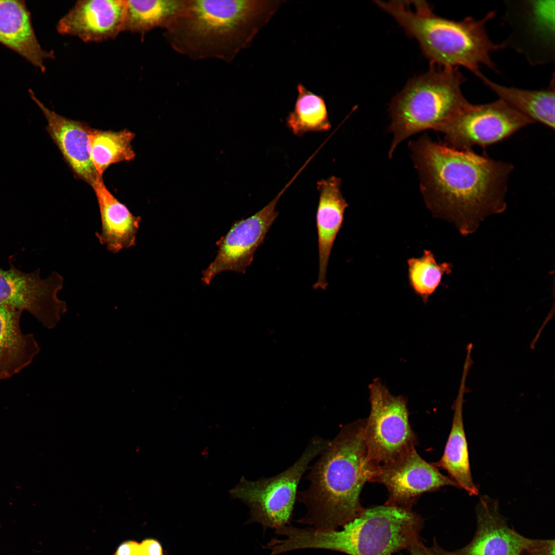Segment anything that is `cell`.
<instances>
[{"instance_id": "ffe728a7", "label": "cell", "mask_w": 555, "mask_h": 555, "mask_svg": "<svg viewBox=\"0 0 555 555\" xmlns=\"http://www.w3.org/2000/svg\"><path fill=\"white\" fill-rule=\"evenodd\" d=\"M23 311L0 304V380L9 378L29 365L40 348L32 334L20 327Z\"/></svg>"}, {"instance_id": "3957f363", "label": "cell", "mask_w": 555, "mask_h": 555, "mask_svg": "<svg viewBox=\"0 0 555 555\" xmlns=\"http://www.w3.org/2000/svg\"><path fill=\"white\" fill-rule=\"evenodd\" d=\"M280 1L186 0L164 29L177 52L194 60L230 63L250 45L281 5Z\"/></svg>"}, {"instance_id": "52a82bcc", "label": "cell", "mask_w": 555, "mask_h": 555, "mask_svg": "<svg viewBox=\"0 0 555 555\" xmlns=\"http://www.w3.org/2000/svg\"><path fill=\"white\" fill-rule=\"evenodd\" d=\"M329 440L314 436L299 459L278 475L252 481L242 477L230 490L231 497L246 504L251 511L249 522L258 523L264 529L275 530L289 524L297 501L298 488L308 465L320 455Z\"/></svg>"}, {"instance_id": "ba28073f", "label": "cell", "mask_w": 555, "mask_h": 555, "mask_svg": "<svg viewBox=\"0 0 555 555\" xmlns=\"http://www.w3.org/2000/svg\"><path fill=\"white\" fill-rule=\"evenodd\" d=\"M368 388L371 411L364 437L368 460L374 470L415 449L417 439L409 422L406 398L393 395L379 378Z\"/></svg>"}, {"instance_id": "5b68a950", "label": "cell", "mask_w": 555, "mask_h": 555, "mask_svg": "<svg viewBox=\"0 0 555 555\" xmlns=\"http://www.w3.org/2000/svg\"><path fill=\"white\" fill-rule=\"evenodd\" d=\"M424 520L412 510L384 504L363 509L340 530L298 528L287 525L278 547L282 552L323 549L348 555H393L420 539Z\"/></svg>"}, {"instance_id": "603a6c76", "label": "cell", "mask_w": 555, "mask_h": 555, "mask_svg": "<svg viewBox=\"0 0 555 555\" xmlns=\"http://www.w3.org/2000/svg\"><path fill=\"white\" fill-rule=\"evenodd\" d=\"M186 0H126L124 31L144 35L165 29L182 10Z\"/></svg>"}, {"instance_id": "83f0119b", "label": "cell", "mask_w": 555, "mask_h": 555, "mask_svg": "<svg viewBox=\"0 0 555 555\" xmlns=\"http://www.w3.org/2000/svg\"><path fill=\"white\" fill-rule=\"evenodd\" d=\"M140 555H164L159 541L154 539H146L140 543Z\"/></svg>"}, {"instance_id": "f1b7e54d", "label": "cell", "mask_w": 555, "mask_h": 555, "mask_svg": "<svg viewBox=\"0 0 555 555\" xmlns=\"http://www.w3.org/2000/svg\"><path fill=\"white\" fill-rule=\"evenodd\" d=\"M114 555H140V543L128 541L121 544Z\"/></svg>"}, {"instance_id": "4fadbf2b", "label": "cell", "mask_w": 555, "mask_h": 555, "mask_svg": "<svg viewBox=\"0 0 555 555\" xmlns=\"http://www.w3.org/2000/svg\"><path fill=\"white\" fill-rule=\"evenodd\" d=\"M293 179L267 205L247 218L235 221L227 234L217 242V254L202 271V282L208 285L217 274L229 270L245 273L254 253L279 215L276 204Z\"/></svg>"}, {"instance_id": "277c9868", "label": "cell", "mask_w": 555, "mask_h": 555, "mask_svg": "<svg viewBox=\"0 0 555 555\" xmlns=\"http://www.w3.org/2000/svg\"><path fill=\"white\" fill-rule=\"evenodd\" d=\"M374 2L418 42L433 66L463 67L476 76L481 72V65L498 72L491 53L503 48L490 39L486 28L495 11L480 19L468 16L454 21L437 15L424 1Z\"/></svg>"}, {"instance_id": "484cf974", "label": "cell", "mask_w": 555, "mask_h": 555, "mask_svg": "<svg viewBox=\"0 0 555 555\" xmlns=\"http://www.w3.org/2000/svg\"><path fill=\"white\" fill-rule=\"evenodd\" d=\"M409 284L426 303L440 284L442 276L451 272L452 265L437 262L433 252L424 250L421 256L407 260Z\"/></svg>"}, {"instance_id": "7a4b0ae2", "label": "cell", "mask_w": 555, "mask_h": 555, "mask_svg": "<svg viewBox=\"0 0 555 555\" xmlns=\"http://www.w3.org/2000/svg\"><path fill=\"white\" fill-rule=\"evenodd\" d=\"M365 420L344 426L310 467L309 486L298 491L297 501L307 508L297 520L323 530L338 529L363 511L360 495L374 469L364 441Z\"/></svg>"}, {"instance_id": "7c38bea8", "label": "cell", "mask_w": 555, "mask_h": 555, "mask_svg": "<svg viewBox=\"0 0 555 555\" xmlns=\"http://www.w3.org/2000/svg\"><path fill=\"white\" fill-rule=\"evenodd\" d=\"M476 529L465 546L452 555H554V540L526 538L510 527L499 512L498 502L487 496L476 509Z\"/></svg>"}, {"instance_id": "e0dca14e", "label": "cell", "mask_w": 555, "mask_h": 555, "mask_svg": "<svg viewBox=\"0 0 555 555\" xmlns=\"http://www.w3.org/2000/svg\"><path fill=\"white\" fill-rule=\"evenodd\" d=\"M341 180L334 176L317 182L319 199L316 213L319 252L318 280L312 287L325 290L329 257L337 235L342 227L344 214L348 206L341 193Z\"/></svg>"}, {"instance_id": "2e32d148", "label": "cell", "mask_w": 555, "mask_h": 555, "mask_svg": "<svg viewBox=\"0 0 555 555\" xmlns=\"http://www.w3.org/2000/svg\"><path fill=\"white\" fill-rule=\"evenodd\" d=\"M31 98L38 105L47 122V132L60 151L65 161L77 177L91 187L99 176L91 161L88 150V136L91 127L83 121L62 116L47 108L29 90Z\"/></svg>"}, {"instance_id": "8fae6325", "label": "cell", "mask_w": 555, "mask_h": 555, "mask_svg": "<svg viewBox=\"0 0 555 555\" xmlns=\"http://www.w3.org/2000/svg\"><path fill=\"white\" fill-rule=\"evenodd\" d=\"M40 272H23L12 264L8 269L0 268V304L26 310L51 329L67 310L66 303L58 297L64 279L57 272L43 279Z\"/></svg>"}, {"instance_id": "ac0fdd59", "label": "cell", "mask_w": 555, "mask_h": 555, "mask_svg": "<svg viewBox=\"0 0 555 555\" xmlns=\"http://www.w3.org/2000/svg\"><path fill=\"white\" fill-rule=\"evenodd\" d=\"M0 43L42 72L46 69L45 61L54 58L53 51H46L40 45L24 1L0 0Z\"/></svg>"}, {"instance_id": "8992f818", "label": "cell", "mask_w": 555, "mask_h": 555, "mask_svg": "<svg viewBox=\"0 0 555 555\" xmlns=\"http://www.w3.org/2000/svg\"><path fill=\"white\" fill-rule=\"evenodd\" d=\"M466 78L458 68L432 67L411 79L390 106L392 134L388 156L407 138L426 130L437 132L470 102L461 89Z\"/></svg>"}, {"instance_id": "44dd1931", "label": "cell", "mask_w": 555, "mask_h": 555, "mask_svg": "<svg viewBox=\"0 0 555 555\" xmlns=\"http://www.w3.org/2000/svg\"><path fill=\"white\" fill-rule=\"evenodd\" d=\"M477 77L499 99L530 119L548 127L554 128L555 81L553 74L545 89L528 90L496 83L480 72Z\"/></svg>"}, {"instance_id": "9a60e30c", "label": "cell", "mask_w": 555, "mask_h": 555, "mask_svg": "<svg viewBox=\"0 0 555 555\" xmlns=\"http://www.w3.org/2000/svg\"><path fill=\"white\" fill-rule=\"evenodd\" d=\"M126 0H81L59 21V33L85 42L115 39L124 31Z\"/></svg>"}, {"instance_id": "4316f807", "label": "cell", "mask_w": 555, "mask_h": 555, "mask_svg": "<svg viewBox=\"0 0 555 555\" xmlns=\"http://www.w3.org/2000/svg\"><path fill=\"white\" fill-rule=\"evenodd\" d=\"M410 555H452L451 551L441 547L434 539L433 544L430 547L426 546L420 539L414 542L408 549Z\"/></svg>"}, {"instance_id": "cb8c5ba5", "label": "cell", "mask_w": 555, "mask_h": 555, "mask_svg": "<svg viewBox=\"0 0 555 555\" xmlns=\"http://www.w3.org/2000/svg\"><path fill=\"white\" fill-rule=\"evenodd\" d=\"M135 134L125 129L120 131L91 128L88 136V150L91 161L99 175L111 164L129 161L135 157L131 142Z\"/></svg>"}, {"instance_id": "6da1fadb", "label": "cell", "mask_w": 555, "mask_h": 555, "mask_svg": "<svg viewBox=\"0 0 555 555\" xmlns=\"http://www.w3.org/2000/svg\"><path fill=\"white\" fill-rule=\"evenodd\" d=\"M409 145L421 191L435 216L453 223L465 235L506 209L512 164L435 142L426 135Z\"/></svg>"}, {"instance_id": "d6986e66", "label": "cell", "mask_w": 555, "mask_h": 555, "mask_svg": "<svg viewBox=\"0 0 555 555\" xmlns=\"http://www.w3.org/2000/svg\"><path fill=\"white\" fill-rule=\"evenodd\" d=\"M99 207L101 232L96 233L100 243L116 253L136 245L141 217L134 215L127 207L108 190L99 176L92 187Z\"/></svg>"}, {"instance_id": "d4e9b609", "label": "cell", "mask_w": 555, "mask_h": 555, "mask_svg": "<svg viewBox=\"0 0 555 555\" xmlns=\"http://www.w3.org/2000/svg\"><path fill=\"white\" fill-rule=\"evenodd\" d=\"M297 88L294 107L286 119L288 127L298 136L308 132L329 131L331 123L323 98L309 91L302 84L299 83Z\"/></svg>"}, {"instance_id": "7402d4cb", "label": "cell", "mask_w": 555, "mask_h": 555, "mask_svg": "<svg viewBox=\"0 0 555 555\" xmlns=\"http://www.w3.org/2000/svg\"><path fill=\"white\" fill-rule=\"evenodd\" d=\"M435 465L447 471L458 487L465 490L470 495L478 494V489L473 483L471 475L460 401L456 406L451 430L443 454Z\"/></svg>"}, {"instance_id": "30bf717a", "label": "cell", "mask_w": 555, "mask_h": 555, "mask_svg": "<svg viewBox=\"0 0 555 555\" xmlns=\"http://www.w3.org/2000/svg\"><path fill=\"white\" fill-rule=\"evenodd\" d=\"M504 5L510 31L503 49H513L532 66L554 63L555 1H506Z\"/></svg>"}, {"instance_id": "5bb4252c", "label": "cell", "mask_w": 555, "mask_h": 555, "mask_svg": "<svg viewBox=\"0 0 555 555\" xmlns=\"http://www.w3.org/2000/svg\"><path fill=\"white\" fill-rule=\"evenodd\" d=\"M370 482L385 486L388 492L385 504L410 510L425 492L446 486L458 487L435 465L423 459L415 449L388 465L376 468Z\"/></svg>"}, {"instance_id": "9c48e42d", "label": "cell", "mask_w": 555, "mask_h": 555, "mask_svg": "<svg viewBox=\"0 0 555 555\" xmlns=\"http://www.w3.org/2000/svg\"><path fill=\"white\" fill-rule=\"evenodd\" d=\"M533 123L499 99L482 104L469 103L439 132L444 135L446 145L467 150L495 144Z\"/></svg>"}]
</instances>
